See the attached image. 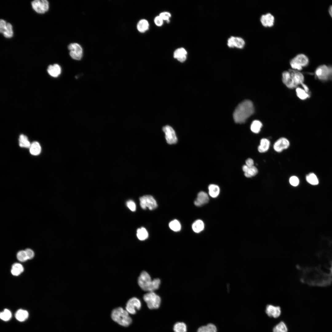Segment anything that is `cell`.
Returning a JSON list of instances; mask_svg holds the SVG:
<instances>
[{
	"instance_id": "f35d334b",
	"label": "cell",
	"mask_w": 332,
	"mask_h": 332,
	"mask_svg": "<svg viewBox=\"0 0 332 332\" xmlns=\"http://www.w3.org/2000/svg\"><path fill=\"white\" fill-rule=\"evenodd\" d=\"M290 77V73L289 71H285L282 73V80L285 85L289 80Z\"/></svg>"
},
{
	"instance_id": "277c9868",
	"label": "cell",
	"mask_w": 332,
	"mask_h": 332,
	"mask_svg": "<svg viewBox=\"0 0 332 332\" xmlns=\"http://www.w3.org/2000/svg\"><path fill=\"white\" fill-rule=\"evenodd\" d=\"M309 62V59L306 55L299 53L290 60V64L293 69L299 71L302 70L303 67L307 66Z\"/></svg>"
},
{
	"instance_id": "ee69618b",
	"label": "cell",
	"mask_w": 332,
	"mask_h": 332,
	"mask_svg": "<svg viewBox=\"0 0 332 332\" xmlns=\"http://www.w3.org/2000/svg\"><path fill=\"white\" fill-rule=\"evenodd\" d=\"M7 23L6 21L3 19L0 21V32L2 34L3 33L7 26Z\"/></svg>"
},
{
	"instance_id": "ab89813d",
	"label": "cell",
	"mask_w": 332,
	"mask_h": 332,
	"mask_svg": "<svg viewBox=\"0 0 332 332\" xmlns=\"http://www.w3.org/2000/svg\"><path fill=\"white\" fill-rule=\"evenodd\" d=\"M205 326V332H217L216 326L212 323L208 324Z\"/></svg>"
},
{
	"instance_id": "30bf717a",
	"label": "cell",
	"mask_w": 332,
	"mask_h": 332,
	"mask_svg": "<svg viewBox=\"0 0 332 332\" xmlns=\"http://www.w3.org/2000/svg\"><path fill=\"white\" fill-rule=\"evenodd\" d=\"M68 48L70 50L69 54L73 59L76 60H80L82 57L83 49L81 46L77 43L70 44Z\"/></svg>"
},
{
	"instance_id": "9c48e42d",
	"label": "cell",
	"mask_w": 332,
	"mask_h": 332,
	"mask_svg": "<svg viewBox=\"0 0 332 332\" xmlns=\"http://www.w3.org/2000/svg\"><path fill=\"white\" fill-rule=\"evenodd\" d=\"M141 306L140 301L136 297L130 298L127 302L125 307L126 310L131 314H135L136 311L139 310Z\"/></svg>"
},
{
	"instance_id": "2e32d148",
	"label": "cell",
	"mask_w": 332,
	"mask_h": 332,
	"mask_svg": "<svg viewBox=\"0 0 332 332\" xmlns=\"http://www.w3.org/2000/svg\"><path fill=\"white\" fill-rule=\"evenodd\" d=\"M266 313L269 317L276 318L280 315L281 309L279 306L268 305L266 307Z\"/></svg>"
},
{
	"instance_id": "f6af8a7d",
	"label": "cell",
	"mask_w": 332,
	"mask_h": 332,
	"mask_svg": "<svg viewBox=\"0 0 332 332\" xmlns=\"http://www.w3.org/2000/svg\"><path fill=\"white\" fill-rule=\"evenodd\" d=\"M28 259H31L33 258L34 256V252L30 248L26 249L25 250Z\"/></svg>"
},
{
	"instance_id": "7a4b0ae2",
	"label": "cell",
	"mask_w": 332,
	"mask_h": 332,
	"mask_svg": "<svg viewBox=\"0 0 332 332\" xmlns=\"http://www.w3.org/2000/svg\"><path fill=\"white\" fill-rule=\"evenodd\" d=\"M138 283L142 290L148 292H153L159 288L160 280L158 278L152 280L148 273L144 271L141 272L138 277Z\"/></svg>"
},
{
	"instance_id": "f1b7e54d",
	"label": "cell",
	"mask_w": 332,
	"mask_h": 332,
	"mask_svg": "<svg viewBox=\"0 0 332 332\" xmlns=\"http://www.w3.org/2000/svg\"><path fill=\"white\" fill-rule=\"evenodd\" d=\"M262 126V123L258 120L253 121L251 126V130L254 133H257L259 132Z\"/></svg>"
},
{
	"instance_id": "f546056e",
	"label": "cell",
	"mask_w": 332,
	"mask_h": 332,
	"mask_svg": "<svg viewBox=\"0 0 332 332\" xmlns=\"http://www.w3.org/2000/svg\"><path fill=\"white\" fill-rule=\"evenodd\" d=\"M19 142V145L21 147L30 148L31 145L27 137L23 134H21L20 135Z\"/></svg>"
},
{
	"instance_id": "3957f363",
	"label": "cell",
	"mask_w": 332,
	"mask_h": 332,
	"mask_svg": "<svg viewBox=\"0 0 332 332\" xmlns=\"http://www.w3.org/2000/svg\"><path fill=\"white\" fill-rule=\"evenodd\" d=\"M129 313L121 307L116 308L112 311V319L119 325L124 327L129 326L132 322V319Z\"/></svg>"
},
{
	"instance_id": "484cf974",
	"label": "cell",
	"mask_w": 332,
	"mask_h": 332,
	"mask_svg": "<svg viewBox=\"0 0 332 332\" xmlns=\"http://www.w3.org/2000/svg\"><path fill=\"white\" fill-rule=\"evenodd\" d=\"M28 315V313L26 310L20 309L18 310L16 312L15 316L17 320L20 322H22L25 321L27 318Z\"/></svg>"
},
{
	"instance_id": "7bdbcfd3",
	"label": "cell",
	"mask_w": 332,
	"mask_h": 332,
	"mask_svg": "<svg viewBox=\"0 0 332 332\" xmlns=\"http://www.w3.org/2000/svg\"><path fill=\"white\" fill-rule=\"evenodd\" d=\"M163 21L164 20L159 15L156 17L154 19V22L155 25L159 27H160L162 26L163 24Z\"/></svg>"
},
{
	"instance_id": "7dc6e473",
	"label": "cell",
	"mask_w": 332,
	"mask_h": 332,
	"mask_svg": "<svg viewBox=\"0 0 332 332\" xmlns=\"http://www.w3.org/2000/svg\"><path fill=\"white\" fill-rule=\"evenodd\" d=\"M246 164L248 167L252 166H254V164L253 160L251 158H248L246 161Z\"/></svg>"
},
{
	"instance_id": "d6a6232c",
	"label": "cell",
	"mask_w": 332,
	"mask_h": 332,
	"mask_svg": "<svg viewBox=\"0 0 332 332\" xmlns=\"http://www.w3.org/2000/svg\"><path fill=\"white\" fill-rule=\"evenodd\" d=\"M306 179L307 181L311 184L317 185L318 181L316 175L313 173H310L306 175Z\"/></svg>"
},
{
	"instance_id": "5b68a950",
	"label": "cell",
	"mask_w": 332,
	"mask_h": 332,
	"mask_svg": "<svg viewBox=\"0 0 332 332\" xmlns=\"http://www.w3.org/2000/svg\"><path fill=\"white\" fill-rule=\"evenodd\" d=\"M289 71L290 73V78L285 85L288 88L293 89L303 83L304 77L302 73L293 69H290Z\"/></svg>"
},
{
	"instance_id": "ba28073f",
	"label": "cell",
	"mask_w": 332,
	"mask_h": 332,
	"mask_svg": "<svg viewBox=\"0 0 332 332\" xmlns=\"http://www.w3.org/2000/svg\"><path fill=\"white\" fill-rule=\"evenodd\" d=\"M140 204L141 208L144 209L148 208L150 210H152L157 207L156 202L152 196L150 195L144 196L140 198Z\"/></svg>"
},
{
	"instance_id": "d590c367",
	"label": "cell",
	"mask_w": 332,
	"mask_h": 332,
	"mask_svg": "<svg viewBox=\"0 0 332 332\" xmlns=\"http://www.w3.org/2000/svg\"><path fill=\"white\" fill-rule=\"evenodd\" d=\"M11 317L10 311L7 309H5L0 314V318L5 321L9 320Z\"/></svg>"
},
{
	"instance_id": "8992f818",
	"label": "cell",
	"mask_w": 332,
	"mask_h": 332,
	"mask_svg": "<svg viewBox=\"0 0 332 332\" xmlns=\"http://www.w3.org/2000/svg\"><path fill=\"white\" fill-rule=\"evenodd\" d=\"M143 299L150 309H157L160 306V298L154 292H149L145 294L143 296Z\"/></svg>"
},
{
	"instance_id": "83f0119b",
	"label": "cell",
	"mask_w": 332,
	"mask_h": 332,
	"mask_svg": "<svg viewBox=\"0 0 332 332\" xmlns=\"http://www.w3.org/2000/svg\"><path fill=\"white\" fill-rule=\"evenodd\" d=\"M173 329L174 332H187V327L184 323L178 322L174 324Z\"/></svg>"
},
{
	"instance_id": "4316f807",
	"label": "cell",
	"mask_w": 332,
	"mask_h": 332,
	"mask_svg": "<svg viewBox=\"0 0 332 332\" xmlns=\"http://www.w3.org/2000/svg\"><path fill=\"white\" fill-rule=\"evenodd\" d=\"M136 235L140 240H144L148 238V233L144 228L142 227L137 229Z\"/></svg>"
},
{
	"instance_id": "1f68e13d",
	"label": "cell",
	"mask_w": 332,
	"mask_h": 332,
	"mask_svg": "<svg viewBox=\"0 0 332 332\" xmlns=\"http://www.w3.org/2000/svg\"><path fill=\"white\" fill-rule=\"evenodd\" d=\"M296 94L298 97L302 100H304L309 97L308 93H307L303 89L298 87L296 90Z\"/></svg>"
},
{
	"instance_id": "cb8c5ba5",
	"label": "cell",
	"mask_w": 332,
	"mask_h": 332,
	"mask_svg": "<svg viewBox=\"0 0 332 332\" xmlns=\"http://www.w3.org/2000/svg\"><path fill=\"white\" fill-rule=\"evenodd\" d=\"M209 194L212 197L215 198L218 196L220 192L219 187L214 184H211L208 186Z\"/></svg>"
},
{
	"instance_id": "6da1fadb",
	"label": "cell",
	"mask_w": 332,
	"mask_h": 332,
	"mask_svg": "<svg viewBox=\"0 0 332 332\" xmlns=\"http://www.w3.org/2000/svg\"><path fill=\"white\" fill-rule=\"evenodd\" d=\"M254 112V107L252 102L248 100H245L236 107L233 113V119L236 123H243Z\"/></svg>"
},
{
	"instance_id": "5bb4252c",
	"label": "cell",
	"mask_w": 332,
	"mask_h": 332,
	"mask_svg": "<svg viewBox=\"0 0 332 332\" xmlns=\"http://www.w3.org/2000/svg\"><path fill=\"white\" fill-rule=\"evenodd\" d=\"M260 21L263 26L265 27H271L274 25L275 17L271 14L268 13L261 15Z\"/></svg>"
},
{
	"instance_id": "f907efd6",
	"label": "cell",
	"mask_w": 332,
	"mask_h": 332,
	"mask_svg": "<svg viewBox=\"0 0 332 332\" xmlns=\"http://www.w3.org/2000/svg\"><path fill=\"white\" fill-rule=\"evenodd\" d=\"M328 12L330 16L332 18V5L330 6L328 9Z\"/></svg>"
},
{
	"instance_id": "8d00e7d4",
	"label": "cell",
	"mask_w": 332,
	"mask_h": 332,
	"mask_svg": "<svg viewBox=\"0 0 332 332\" xmlns=\"http://www.w3.org/2000/svg\"><path fill=\"white\" fill-rule=\"evenodd\" d=\"M17 257L18 260L21 262H25L28 259L25 250L18 251L17 254Z\"/></svg>"
},
{
	"instance_id": "e575fe53",
	"label": "cell",
	"mask_w": 332,
	"mask_h": 332,
	"mask_svg": "<svg viewBox=\"0 0 332 332\" xmlns=\"http://www.w3.org/2000/svg\"><path fill=\"white\" fill-rule=\"evenodd\" d=\"M3 34L5 37L7 38H10L12 37L13 32L12 30V26L11 24L7 23L6 28L3 33Z\"/></svg>"
},
{
	"instance_id": "bcb514c9",
	"label": "cell",
	"mask_w": 332,
	"mask_h": 332,
	"mask_svg": "<svg viewBox=\"0 0 332 332\" xmlns=\"http://www.w3.org/2000/svg\"><path fill=\"white\" fill-rule=\"evenodd\" d=\"M12 268H14L19 271L21 273L24 271V268L22 265L19 263H14L12 266Z\"/></svg>"
},
{
	"instance_id": "603a6c76",
	"label": "cell",
	"mask_w": 332,
	"mask_h": 332,
	"mask_svg": "<svg viewBox=\"0 0 332 332\" xmlns=\"http://www.w3.org/2000/svg\"><path fill=\"white\" fill-rule=\"evenodd\" d=\"M204 225L203 222L201 220L198 219L193 223L192 228L193 231L198 233L202 231L204 228Z\"/></svg>"
},
{
	"instance_id": "e0dca14e",
	"label": "cell",
	"mask_w": 332,
	"mask_h": 332,
	"mask_svg": "<svg viewBox=\"0 0 332 332\" xmlns=\"http://www.w3.org/2000/svg\"><path fill=\"white\" fill-rule=\"evenodd\" d=\"M187 53L185 49L181 47L177 48L174 52L173 56L178 61L183 62L187 59Z\"/></svg>"
},
{
	"instance_id": "d4e9b609",
	"label": "cell",
	"mask_w": 332,
	"mask_h": 332,
	"mask_svg": "<svg viewBox=\"0 0 332 332\" xmlns=\"http://www.w3.org/2000/svg\"><path fill=\"white\" fill-rule=\"evenodd\" d=\"M41 150L39 144L37 141L33 142L30 147V153L34 155H37L40 154Z\"/></svg>"
},
{
	"instance_id": "d6986e66",
	"label": "cell",
	"mask_w": 332,
	"mask_h": 332,
	"mask_svg": "<svg viewBox=\"0 0 332 332\" xmlns=\"http://www.w3.org/2000/svg\"><path fill=\"white\" fill-rule=\"evenodd\" d=\"M48 73L53 77H57L61 73V68L60 66L57 64L49 65L47 69Z\"/></svg>"
},
{
	"instance_id": "60d3db41",
	"label": "cell",
	"mask_w": 332,
	"mask_h": 332,
	"mask_svg": "<svg viewBox=\"0 0 332 332\" xmlns=\"http://www.w3.org/2000/svg\"><path fill=\"white\" fill-rule=\"evenodd\" d=\"M289 182L291 185L294 186H296L299 184V180L297 177L293 176L290 178Z\"/></svg>"
},
{
	"instance_id": "836d02e7",
	"label": "cell",
	"mask_w": 332,
	"mask_h": 332,
	"mask_svg": "<svg viewBox=\"0 0 332 332\" xmlns=\"http://www.w3.org/2000/svg\"><path fill=\"white\" fill-rule=\"evenodd\" d=\"M169 226L170 228L175 231H180L181 229V226L179 222L176 219H174L170 222Z\"/></svg>"
},
{
	"instance_id": "8fae6325",
	"label": "cell",
	"mask_w": 332,
	"mask_h": 332,
	"mask_svg": "<svg viewBox=\"0 0 332 332\" xmlns=\"http://www.w3.org/2000/svg\"><path fill=\"white\" fill-rule=\"evenodd\" d=\"M32 7L37 13L43 14L49 8V3L46 0H35L31 2Z\"/></svg>"
},
{
	"instance_id": "4fadbf2b",
	"label": "cell",
	"mask_w": 332,
	"mask_h": 332,
	"mask_svg": "<svg viewBox=\"0 0 332 332\" xmlns=\"http://www.w3.org/2000/svg\"><path fill=\"white\" fill-rule=\"evenodd\" d=\"M227 44L228 47L231 48L235 47L242 49L244 46L245 42L241 37L232 36L228 39Z\"/></svg>"
},
{
	"instance_id": "c3c4849f",
	"label": "cell",
	"mask_w": 332,
	"mask_h": 332,
	"mask_svg": "<svg viewBox=\"0 0 332 332\" xmlns=\"http://www.w3.org/2000/svg\"><path fill=\"white\" fill-rule=\"evenodd\" d=\"M12 274L15 276H18L21 273L19 271L14 268H12L11 270Z\"/></svg>"
},
{
	"instance_id": "74e56055",
	"label": "cell",
	"mask_w": 332,
	"mask_h": 332,
	"mask_svg": "<svg viewBox=\"0 0 332 332\" xmlns=\"http://www.w3.org/2000/svg\"><path fill=\"white\" fill-rule=\"evenodd\" d=\"M159 15L163 20H165L167 23L170 22V18L171 17V14L168 12H164L160 13Z\"/></svg>"
},
{
	"instance_id": "52a82bcc",
	"label": "cell",
	"mask_w": 332,
	"mask_h": 332,
	"mask_svg": "<svg viewBox=\"0 0 332 332\" xmlns=\"http://www.w3.org/2000/svg\"><path fill=\"white\" fill-rule=\"evenodd\" d=\"M315 74L318 79L326 81L332 77V65H321L316 69Z\"/></svg>"
},
{
	"instance_id": "7c38bea8",
	"label": "cell",
	"mask_w": 332,
	"mask_h": 332,
	"mask_svg": "<svg viewBox=\"0 0 332 332\" xmlns=\"http://www.w3.org/2000/svg\"><path fill=\"white\" fill-rule=\"evenodd\" d=\"M165 134V137L168 143L173 144L176 143L177 139L175 131L169 125H166L163 128Z\"/></svg>"
},
{
	"instance_id": "ffe728a7",
	"label": "cell",
	"mask_w": 332,
	"mask_h": 332,
	"mask_svg": "<svg viewBox=\"0 0 332 332\" xmlns=\"http://www.w3.org/2000/svg\"><path fill=\"white\" fill-rule=\"evenodd\" d=\"M242 169L244 172L245 176L248 178L255 176L258 172L257 169L254 166L249 167L244 165L243 166Z\"/></svg>"
},
{
	"instance_id": "7402d4cb",
	"label": "cell",
	"mask_w": 332,
	"mask_h": 332,
	"mask_svg": "<svg viewBox=\"0 0 332 332\" xmlns=\"http://www.w3.org/2000/svg\"><path fill=\"white\" fill-rule=\"evenodd\" d=\"M270 142L267 139L262 138L260 140V144L258 147V150L260 152H264L267 151L269 147Z\"/></svg>"
},
{
	"instance_id": "681fc988",
	"label": "cell",
	"mask_w": 332,
	"mask_h": 332,
	"mask_svg": "<svg viewBox=\"0 0 332 332\" xmlns=\"http://www.w3.org/2000/svg\"><path fill=\"white\" fill-rule=\"evenodd\" d=\"M301 85L303 87V89L305 91H306L307 93H308L309 91V89L307 86L303 83Z\"/></svg>"
},
{
	"instance_id": "ac0fdd59",
	"label": "cell",
	"mask_w": 332,
	"mask_h": 332,
	"mask_svg": "<svg viewBox=\"0 0 332 332\" xmlns=\"http://www.w3.org/2000/svg\"><path fill=\"white\" fill-rule=\"evenodd\" d=\"M209 200L208 194L204 192H200L198 194L197 198L194 201V204L197 206H200L207 203Z\"/></svg>"
},
{
	"instance_id": "44dd1931",
	"label": "cell",
	"mask_w": 332,
	"mask_h": 332,
	"mask_svg": "<svg viewBox=\"0 0 332 332\" xmlns=\"http://www.w3.org/2000/svg\"><path fill=\"white\" fill-rule=\"evenodd\" d=\"M136 27L139 32L143 33L148 30L149 24L148 21L146 19H142L138 22Z\"/></svg>"
},
{
	"instance_id": "9a60e30c",
	"label": "cell",
	"mask_w": 332,
	"mask_h": 332,
	"mask_svg": "<svg viewBox=\"0 0 332 332\" xmlns=\"http://www.w3.org/2000/svg\"><path fill=\"white\" fill-rule=\"evenodd\" d=\"M290 143L286 138L282 137L278 139L274 144V149L277 152H280L283 149L287 148Z\"/></svg>"
},
{
	"instance_id": "b9f144b4",
	"label": "cell",
	"mask_w": 332,
	"mask_h": 332,
	"mask_svg": "<svg viewBox=\"0 0 332 332\" xmlns=\"http://www.w3.org/2000/svg\"><path fill=\"white\" fill-rule=\"evenodd\" d=\"M126 205L132 211H134L136 210V205L135 202L132 200H129L126 202Z\"/></svg>"
},
{
	"instance_id": "4dcf8cb0",
	"label": "cell",
	"mask_w": 332,
	"mask_h": 332,
	"mask_svg": "<svg viewBox=\"0 0 332 332\" xmlns=\"http://www.w3.org/2000/svg\"><path fill=\"white\" fill-rule=\"evenodd\" d=\"M273 332H288L287 327L283 322H281L273 328Z\"/></svg>"
}]
</instances>
